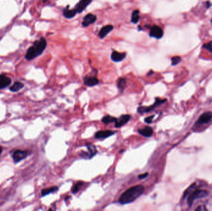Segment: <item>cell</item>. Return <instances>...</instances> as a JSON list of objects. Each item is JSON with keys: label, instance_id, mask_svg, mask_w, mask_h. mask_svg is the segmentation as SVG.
<instances>
[{"label": "cell", "instance_id": "1", "mask_svg": "<svg viewBox=\"0 0 212 211\" xmlns=\"http://www.w3.org/2000/svg\"><path fill=\"white\" fill-rule=\"evenodd\" d=\"M144 191V188L141 185L133 186L121 194L119 199V203L123 205L132 203L141 196Z\"/></svg>", "mask_w": 212, "mask_h": 211}, {"label": "cell", "instance_id": "2", "mask_svg": "<svg viewBox=\"0 0 212 211\" xmlns=\"http://www.w3.org/2000/svg\"><path fill=\"white\" fill-rule=\"evenodd\" d=\"M47 47V42L44 38H41L34 42L33 46L29 47L26 54L25 58L31 61L43 53Z\"/></svg>", "mask_w": 212, "mask_h": 211}, {"label": "cell", "instance_id": "3", "mask_svg": "<svg viewBox=\"0 0 212 211\" xmlns=\"http://www.w3.org/2000/svg\"><path fill=\"white\" fill-rule=\"evenodd\" d=\"M188 194H189V196L187 199V203L189 206H191L195 200L206 197L208 195V192L205 190L196 189L195 186H194V184L190 186L185 191L184 194V198H185V196Z\"/></svg>", "mask_w": 212, "mask_h": 211}, {"label": "cell", "instance_id": "4", "mask_svg": "<svg viewBox=\"0 0 212 211\" xmlns=\"http://www.w3.org/2000/svg\"><path fill=\"white\" fill-rule=\"evenodd\" d=\"M166 101V99H161L157 97V98L155 99V102L152 106H139L137 109V111L140 114L148 113L149 111L154 110L158 106L164 103Z\"/></svg>", "mask_w": 212, "mask_h": 211}, {"label": "cell", "instance_id": "5", "mask_svg": "<svg viewBox=\"0 0 212 211\" xmlns=\"http://www.w3.org/2000/svg\"><path fill=\"white\" fill-rule=\"evenodd\" d=\"M29 151L28 150H16L13 152V159L15 163H18L21 160L26 159L29 155Z\"/></svg>", "mask_w": 212, "mask_h": 211}, {"label": "cell", "instance_id": "6", "mask_svg": "<svg viewBox=\"0 0 212 211\" xmlns=\"http://www.w3.org/2000/svg\"><path fill=\"white\" fill-rule=\"evenodd\" d=\"M86 146L88 149V152L86 153L83 152L81 155L82 157H85V159H91L97 154L96 147L94 145L91 143H87Z\"/></svg>", "mask_w": 212, "mask_h": 211}, {"label": "cell", "instance_id": "7", "mask_svg": "<svg viewBox=\"0 0 212 211\" xmlns=\"http://www.w3.org/2000/svg\"><path fill=\"white\" fill-rule=\"evenodd\" d=\"M149 36L157 39H159L163 36V31L159 26L154 25L150 28Z\"/></svg>", "mask_w": 212, "mask_h": 211}, {"label": "cell", "instance_id": "8", "mask_svg": "<svg viewBox=\"0 0 212 211\" xmlns=\"http://www.w3.org/2000/svg\"><path fill=\"white\" fill-rule=\"evenodd\" d=\"M212 119V113L211 111H208L203 113L200 115L199 120L197 121L196 124L197 125H204L209 123Z\"/></svg>", "mask_w": 212, "mask_h": 211}, {"label": "cell", "instance_id": "9", "mask_svg": "<svg viewBox=\"0 0 212 211\" xmlns=\"http://www.w3.org/2000/svg\"><path fill=\"white\" fill-rule=\"evenodd\" d=\"M131 118V115H122L119 118H117V120L115 123V128H120L127 123Z\"/></svg>", "mask_w": 212, "mask_h": 211}, {"label": "cell", "instance_id": "10", "mask_svg": "<svg viewBox=\"0 0 212 211\" xmlns=\"http://www.w3.org/2000/svg\"><path fill=\"white\" fill-rule=\"evenodd\" d=\"M93 0H80L75 6L74 9L77 13H81L91 4Z\"/></svg>", "mask_w": 212, "mask_h": 211}, {"label": "cell", "instance_id": "11", "mask_svg": "<svg viewBox=\"0 0 212 211\" xmlns=\"http://www.w3.org/2000/svg\"><path fill=\"white\" fill-rule=\"evenodd\" d=\"M96 19H97L96 16H95L93 14H91V13L88 14L83 18V21L82 22V25L84 27H88L89 25L94 23L96 21Z\"/></svg>", "mask_w": 212, "mask_h": 211}, {"label": "cell", "instance_id": "12", "mask_svg": "<svg viewBox=\"0 0 212 211\" xmlns=\"http://www.w3.org/2000/svg\"><path fill=\"white\" fill-rule=\"evenodd\" d=\"M12 80L10 77L6 76L5 74L0 75V89H3L8 87L11 84Z\"/></svg>", "mask_w": 212, "mask_h": 211}, {"label": "cell", "instance_id": "13", "mask_svg": "<svg viewBox=\"0 0 212 211\" xmlns=\"http://www.w3.org/2000/svg\"><path fill=\"white\" fill-rule=\"evenodd\" d=\"M99 79L96 77H85L84 79V84L88 87H93L99 84Z\"/></svg>", "mask_w": 212, "mask_h": 211}, {"label": "cell", "instance_id": "14", "mask_svg": "<svg viewBox=\"0 0 212 211\" xmlns=\"http://www.w3.org/2000/svg\"><path fill=\"white\" fill-rule=\"evenodd\" d=\"M115 131L110 130H104V131H99L95 134V138L96 139H104L107 138L109 136H111L115 134Z\"/></svg>", "mask_w": 212, "mask_h": 211}, {"label": "cell", "instance_id": "15", "mask_svg": "<svg viewBox=\"0 0 212 211\" xmlns=\"http://www.w3.org/2000/svg\"><path fill=\"white\" fill-rule=\"evenodd\" d=\"M126 57V53H119L116 51H114L111 55V59L114 62L122 61Z\"/></svg>", "mask_w": 212, "mask_h": 211}, {"label": "cell", "instance_id": "16", "mask_svg": "<svg viewBox=\"0 0 212 211\" xmlns=\"http://www.w3.org/2000/svg\"><path fill=\"white\" fill-rule=\"evenodd\" d=\"M139 133L140 134L141 136L146 137V138H149L151 137L153 134V130L150 126H146L145 128L143 129L139 130Z\"/></svg>", "mask_w": 212, "mask_h": 211}, {"label": "cell", "instance_id": "17", "mask_svg": "<svg viewBox=\"0 0 212 211\" xmlns=\"http://www.w3.org/2000/svg\"><path fill=\"white\" fill-rule=\"evenodd\" d=\"M114 29V26L112 25H107L104 27H103L101 31H99V36L101 38H104L110 32Z\"/></svg>", "mask_w": 212, "mask_h": 211}, {"label": "cell", "instance_id": "18", "mask_svg": "<svg viewBox=\"0 0 212 211\" xmlns=\"http://www.w3.org/2000/svg\"><path fill=\"white\" fill-rule=\"evenodd\" d=\"M76 11L74 9H69V6H68L67 7H65L63 10V16H65V17L67 18V19H71L73 17H74L75 16V15L76 14Z\"/></svg>", "mask_w": 212, "mask_h": 211}, {"label": "cell", "instance_id": "19", "mask_svg": "<svg viewBox=\"0 0 212 211\" xmlns=\"http://www.w3.org/2000/svg\"><path fill=\"white\" fill-rule=\"evenodd\" d=\"M58 190V188L57 186H53V187L45 188V189H43L42 190L41 195H42V196H45L46 195H48L50 193L57 191Z\"/></svg>", "mask_w": 212, "mask_h": 211}, {"label": "cell", "instance_id": "20", "mask_svg": "<svg viewBox=\"0 0 212 211\" xmlns=\"http://www.w3.org/2000/svg\"><path fill=\"white\" fill-rule=\"evenodd\" d=\"M140 19V11L139 10H134L132 14V17H131V22L133 24H137Z\"/></svg>", "mask_w": 212, "mask_h": 211}, {"label": "cell", "instance_id": "21", "mask_svg": "<svg viewBox=\"0 0 212 211\" xmlns=\"http://www.w3.org/2000/svg\"><path fill=\"white\" fill-rule=\"evenodd\" d=\"M23 87H24V84L23 83H21V82L17 81V82H15L12 86H11L9 89L11 92H17L19 91H20L21 89H22Z\"/></svg>", "mask_w": 212, "mask_h": 211}, {"label": "cell", "instance_id": "22", "mask_svg": "<svg viewBox=\"0 0 212 211\" xmlns=\"http://www.w3.org/2000/svg\"><path fill=\"white\" fill-rule=\"evenodd\" d=\"M116 120H117L116 118L110 115L104 116L102 119L103 123H104V124H106V125H108V124L112 123H115Z\"/></svg>", "mask_w": 212, "mask_h": 211}, {"label": "cell", "instance_id": "23", "mask_svg": "<svg viewBox=\"0 0 212 211\" xmlns=\"http://www.w3.org/2000/svg\"><path fill=\"white\" fill-rule=\"evenodd\" d=\"M125 86H126V79L125 78L121 77L120 78L118 81H117V87L118 89L122 92L124 89L125 88Z\"/></svg>", "mask_w": 212, "mask_h": 211}, {"label": "cell", "instance_id": "24", "mask_svg": "<svg viewBox=\"0 0 212 211\" xmlns=\"http://www.w3.org/2000/svg\"><path fill=\"white\" fill-rule=\"evenodd\" d=\"M83 185V181H79L77 183H76L74 185V186L73 187L72 189H71L72 193L73 194H76V193H78Z\"/></svg>", "mask_w": 212, "mask_h": 211}, {"label": "cell", "instance_id": "25", "mask_svg": "<svg viewBox=\"0 0 212 211\" xmlns=\"http://www.w3.org/2000/svg\"><path fill=\"white\" fill-rule=\"evenodd\" d=\"M181 61V58L179 56H174L171 58V65L173 66H176L177 64H179Z\"/></svg>", "mask_w": 212, "mask_h": 211}, {"label": "cell", "instance_id": "26", "mask_svg": "<svg viewBox=\"0 0 212 211\" xmlns=\"http://www.w3.org/2000/svg\"><path fill=\"white\" fill-rule=\"evenodd\" d=\"M202 48L208 50L209 52L212 53V41L209 42V43L204 44L203 46H202Z\"/></svg>", "mask_w": 212, "mask_h": 211}, {"label": "cell", "instance_id": "27", "mask_svg": "<svg viewBox=\"0 0 212 211\" xmlns=\"http://www.w3.org/2000/svg\"><path fill=\"white\" fill-rule=\"evenodd\" d=\"M154 115H151V116H149L147 118H146L144 119V122L148 123V124H149V123H151L153 122V120L154 119Z\"/></svg>", "mask_w": 212, "mask_h": 211}, {"label": "cell", "instance_id": "28", "mask_svg": "<svg viewBox=\"0 0 212 211\" xmlns=\"http://www.w3.org/2000/svg\"><path fill=\"white\" fill-rule=\"evenodd\" d=\"M148 172H146V173H144V174H141V175H139V179H144V178H146L147 176H148Z\"/></svg>", "mask_w": 212, "mask_h": 211}, {"label": "cell", "instance_id": "29", "mask_svg": "<svg viewBox=\"0 0 212 211\" xmlns=\"http://www.w3.org/2000/svg\"><path fill=\"white\" fill-rule=\"evenodd\" d=\"M153 74V71H150L149 72V73L148 74V76H149V75H151V74Z\"/></svg>", "mask_w": 212, "mask_h": 211}, {"label": "cell", "instance_id": "30", "mask_svg": "<svg viewBox=\"0 0 212 211\" xmlns=\"http://www.w3.org/2000/svg\"><path fill=\"white\" fill-rule=\"evenodd\" d=\"M2 152H3V147L1 146H0V155L1 154Z\"/></svg>", "mask_w": 212, "mask_h": 211}, {"label": "cell", "instance_id": "31", "mask_svg": "<svg viewBox=\"0 0 212 211\" xmlns=\"http://www.w3.org/2000/svg\"><path fill=\"white\" fill-rule=\"evenodd\" d=\"M210 22H211V24H212V19H211V21H210Z\"/></svg>", "mask_w": 212, "mask_h": 211}]
</instances>
